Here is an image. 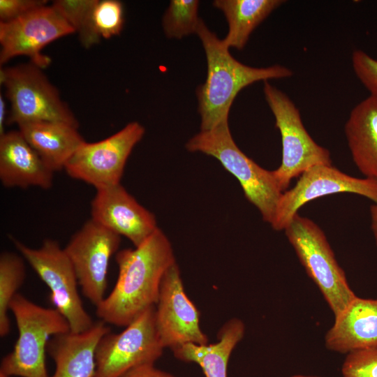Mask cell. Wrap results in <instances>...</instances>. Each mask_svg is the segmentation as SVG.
Segmentation results:
<instances>
[{
  "instance_id": "7",
  "label": "cell",
  "mask_w": 377,
  "mask_h": 377,
  "mask_svg": "<svg viewBox=\"0 0 377 377\" xmlns=\"http://www.w3.org/2000/svg\"><path fill=\"white\" fill-rule=\"evenodd\" d=\"M263 91L281 136V163L273 172L280 190L284 192L293 178L309 168L332 165L330 153L310 136L299 110L284 92L267 80L264 81Z\"/></svg>"
},
{
  "instance_id": "27",
  "label": "cell",
  "mask_w": 377,
  "mask_h": 377,
  "mask_svg": "<svg viewBox=\"0 0 377 377\" xmlns=\"http://www.w3.org/2000/svg\"><path fill=\"white\" fill-rule=\"evenodd\" d=\"M343 377H377V348L346 354L341 367Z\"/></svg>"
},
{
  "instance_id": "24",
  "label": "cell",
  "mask_w": 377,
  "mask_h": 377,
  "mask_svg": "<svg viewBox=\"0 0 377 377\" xmlns=\"http://www.w3.org/2000/svg\"><path fill=\"white\" fill-rule=\"evenodd\" d=\"M98 0H56L52 6L64 17L77 33L82 45L91 47L99 43L94 12Z\"/></svg>"
},
{
  "instance_id": "19",
  "label": "cell",
  "mask_w": 377,
  "mask_h": 377,
  "mask_svg": "<svg viewBox=\"0 0 377 377\" xmlns=\"http://www.w3.org/2000/svg\"><path fill=\"white\" fill-rule=\"evenodd\" d=\"M19 131L54 172L64 169L68 161L84 142L77 127L58 121H34L18 125Z\"/></svg>"
},
{
  "instance_id": "18",
  "label": "cell",
  "mask_w": 377,
  "mask_h": 377,
  "mask_svg": "<svg viewBox=\"0 0 377 377\" xmlns=\"http://www.w3.org/2000/svg\"><path fill=\"white\" fill-rule=\"evenodd\" d=\"M110 332L106 323L99 320L87 331H70L52 337L47 345V352L56 366L52 377H94L97 345Z\"/></svg>"
},
{
  "instance_id": "32",
  "label": "cell",
  "mask_w": 377,
  "mask_h": 377,
  "mask_svg": "<svg viewBox=\"0 0 377 377\" xmlns=\"http://www.w3.org/2000/svg\"><path fill=\"white\" fill-rule=\"evenodd\" d=\"M6 121V103L2 96H0V136L5 133L4 123Z\"/></svg>"
},
{
  "instance_id": "17",
  "label": "cell",
  "mask_w": 377,
  "mask_h": 377,
  "mask_svg": "<svg viewBox=\"0 0 377 377\" xmlns=\"http://www.w3.org/2000/svg\"><path fill=\"white\" fill-rule=\"evenodd\" d=\"M325 347L348 354L377 348V299L356 297L337 316L325 336Z\"/></svg>"
},
{
  "instance_id": "30",
  "label": "cell",
  "mask_w": 377,
  "mask_h": 377,
  "mask_svg": "<svg viewBox=\"0 0 377 377\" xmlns=\"http://www.w3.org/2000/svg\"><path fill=\"white\" fill-rule=\"evenodd\" d=\"M120 377H177L156 368L154 364H144L137 366Z\"/></svg>"
},
{
  "instance_id": "1",
  "label": "cell",
  "mask_w": 377,
  "mask_h": 377,
  "mask_svg": "<svg viewBox=\"0 0 377 377\" xmlns=\"http://www.w3.org/2000/svg\"><path fill=\"white\" fill-rule=\"evenodd\" d=\"M118 276L110 293L96 307L105 323L126 327L158 302L166 270L175 263L172 244L158 228L141 245L116 253Z\"/></svg>"
},
{
  "instance_id": "2",
  "label": "cell",
  "mask_w": 377,
  "mask_h": 377,
  "mask_svg": "<svg viewBox=\"0 0 377 377\" xmlns=\"http://www.w3.org/2000/svg\"><path fill=\"white\" fill-rule=\"evenodd\" d=\"M196 34L207 63L205 83L197 90L201 131H209L228 120L231 105L241 89L258 81L289 77L293 71L281 65L254 68L232 57L228 47L200 19Z\"/></svg>"
},
{
  "instance_id": "20",
  "label": "cell",
  "mask_w": 377,
  "mask_h": 377,
  "mask_svg": "<svg viewBox=\"0 0 377 377\" xmlns=\"http://www.w3.org/2000/svg\"><path fill=\"white\" fill-rule=\"evenodd\" d=\"M345 134L353 160L367 178L377 180V98L369 96L351 110Z\"/></svg>"
},
{
  "instance_id": "12",
  "label": "cell",
  "mask_w": 377,
  "mask_h": 377,
  "mask_svg": "<svg viewBox=\"0 0 377 377\" xmlns=\"http://www.w3.org/2000/svg\"><path fill=\"white\" fill-rule=\"evenodd\" d=\"M120 242L121 236L91 219L64 248L73 266L82 294L96 306L106 296L110 260Z\"/></svg>"
},
{
  "instance_id": "16",
  "label": "cell",
  "mask_w": 377,
  "mask_h": 377,
  "mask_svg": "<svg viewBox=\"0 0 377 377\" xmlns=\"http://www.w3.org/2000/svg\"><path fill=\"white\" fill-rule=\"evenodd\" d=\"M53 174L19 130L0 136V179L5 187L48 189Z\"/></svg>"
},
{
  "instance_id": "11",
  "label": "cell",
  "mask_w": 377,
  "mask_h": 377,
  "mask_svg": "<svg viewBox=\"0 0 377 377\" xmlns=\"http://www.w3.org/2000/svg\"><path fill=\"white\" fill-rule=\"evenodd\" d=\"M75 33L64 17L51 5L43 6L8 22H0V64L27 56L43 69L51 59L43 49L61 37Z\"/></svg>"
},
{
  "instance_id": "26",
  "label": "cell",
  "mask_w": 377,
  "mask_h": 377,
  "mask_svg": "<svg viewBox=\"0 0 377 377\" xmlns=\"http://www.w3.org/2000/svg\"><path fill=\"white\" fill-rule=\"evenodd\" d=\"M94 22L101 38L109 39L119 35L124 22L122 3L117 0H98L94 12Z\"/></svg>"
},
{
  "instance_id": "22",
  "label": "cell",
  "mask_w": 377,
  "mask_h": 377,
  "mask_svg": "<svg viewBox=\"0 0 377 377\" xmlns=\"http://www.w3.org/2000/svg\"><path fill=\"white\" fill-rule=\"evenodd\" d=\"M283 2L281 0L214 1V6L223 13L229 25L223 43L228 48H244L256 27Z\"/></svg>"
},
{
  "instance_id": "33",
  "label": "cell",
  "mask_w": 377,
  "mask_h": 377,
  "mask_svg": "<svg viewBox=\"0 0 377 377\" xmlns=\"http://www.w3.org/2000/svg\"><path fill=\"white\" fill-rule=\"evenodd\" d=\"M290 377H320V376H304V375H294Z\"/></svg>"
},
{
  "instance_id": "15",
  "label": "cell",
  "mask_w": 377,
  "mask_h": 377,
  "mask_svg": "<svg viewBox=\"0 0 377 377\" xmlns=\"http://www.w3.org/2000/svg\"><path fill=\"white\" fill-rule=\"evenodd\" d=\"M91 219L135 247L141 245L158 228L155 216L142 206L120 184L96 189L91 203Z\"/></svg>"
},
{
  "instance_id": "6",
  "label": "cell",
  "mask_w": 377,
  "mask_h": 377,
  "mask_svg": "<svg viewBox=\"0 0 377 377\" xmlns=\"http://www.w3.org/2000/svg\"><path fill=\"white\" fill-rule=\"evenodd\" d=\"M42 70L31 62L1 69V84L11 105L8 122L18 126L34 121H58L78 128L74 114Z\"/></svg>"
},
{
  "instance_id": "21",
  "label": "cell",
  "mask_w": 377,
  "mask_h": 377,
  "mask_svg": "<svg viewBox=\"0 0 377 377\" xmlns=\"http://www.w3.org/2000/svg\"><path fill=\"white\" fill-rule=\"evenodd\" d=\"M245 324L237 318L226 322L214 343H186L172 350L175 358L198 364L205 377H228V364L232 350L245 334Z\"/></svg>"
},
{
  "instance_id": "14",
  "label": "cell",
  "mask_w": 377,
  "mask_h": 377,
  "mask_svg": "<svg viewBox=\"0 0 377 377\" xmlns=\"http://www.w3.org/2000/svg\"><path fill=\"white\" fill-rule=\"evenodd\" d=\"M200 313L187 296L176 263L165 272L155 305V323L164 348L186 343L205 345L208 337L200 325Z\"/></svg>"
},
{
  "instance_id": "10",
  "label": "cell",
  "mask_w": 377,
  "mask_h": 377,
  "mask_svg": "<svg viewBox=\"0 0 377 377\" xmlns=\"http://www.w3.org/2000/svg\"><path fill=\"white\" fill-rule=\"evenodd\" d=\"M145 132L143 126L132 121L104 140L84 141L64 170L71 177L91 184L96 189L119 184L127 159Z\"/></svg>"
},
{
  "instance_id": "25",
  "label": "cell",
  "mask_w": 377,
  "mask_h": 377,
  "mask_svg": "<svg viewBox=\"0 0 377 377\" xmlns=\"http://www.w3.org/2000/svg\"><path fill=\"white\" fill-rule=\"evenodd\" d=\"M198 6L197 0H172L163 17L166 36L179 39L196 33Z\"/></svg>"
},
{
  "instance_id": "9",
  "label": "cell",
  "mask_w": 377,
  "mask_h": 377,
  "mask_svg": "<svg viewBox=\"0 0 377 377\" xmlns=\"http://www.w3.org/2000/svg\"><path fill=\"white\" fill-rule=\"evenodd\" d=\"M164 347L155 323V306L137 316L119 333L108 332L96 350L94 377H120L144 364H154Z\"/></svg>"
},
{
  "instance_id": "28",
  "label": "cell",
  "mask_w": 377,
  "mask_h": 377,
  "mask_svg": "<svg viewBox=\"0 0 377 377\" xmlns=\"http://www.w3.org/2000/svg\"><path fill=\"white\" fill-rule=\"evenodd\" d=\"M351 60L357 78L370 92V96L377 98V59L361 50H355Z\"/></svg>"
},
{
  "instance_id": "31",
  "label": "cell",
  "mask_w": 377,
  "mask_h": 377,
  "mask_svg": "<svg viewBox=\"0 0 377 377\" xmlns=\"http://www.w3.org/2000/svg\"><path fill=\"white\" fill-rule=\"evenodd\" d=\"M371 230L377 246V202L370 207Z\"/></svg>"
},
{
  "instance_id": "3",
  "label": "cell",
  "mask_w": 377,
  "mask_h": 377,
  "mask_svg": "<svg viewBox=\"0 0 377 377\" xmlns=\"http://www.w3.org/2000/svg\"><path fill=\"white\" fill-rule=\"evenodd\" d=\"M18 338L1 362L0 377H49L45 353L54 336L70 332L67 320L55 308L38 305L19 293L10 302Z\"/></svg>"
},
{
  "instance_id": "8",
  "label": "cell",
  "mask_w": 377,
  "mask_h": 377,
  "mask_svg": "<svg viewBox=\"0 0 377 377\" xmlns=\"http://www.w3.org/2000/svg\"><path fill=\"white\" fill-rule=\"evenodd\" d=\"M22 256L50 290L54 308L67 320L70 330L80 333L90 329L95 321L84 309L78 293V280L64 249L54 239H46L37 249L13 239Z\"/></svg>"
},
{
  "instance_id": "29",
  "label": "cell",
  "mask_w": 377,
  "mask_h": 377,
  "mask_svg": "<svg viewBox=\"0 0 377 377\" xmlns=\"http://www.w3.org/2000/svg\"><path fill=\"white\" fill-rule=\"evenodd\" d=\"M47 3L45 0H0V22L16 19Z\"/></svg>"
},
{
  "instance_id": "4",
  "label": "cell",
  "mask_w": 377,
  "mask_h": 377,
  "mask_svg": "<svg viewBox=\"0 0 377 377\" xmlns=\"http://www.w3.org/2000/svg\"><path fill=\"white\" fill-rule=\"evenodd\" d=\"M191 152L200 151L216 158L239 181L245 197L257 207L263 219L272 223L280 190L273 170L258 165L243 153L231 135L228 120L209 131H201L186 144Z\"/></svg>"
},
{
  "instance_id": "23",
  "label": "cell",
  "mask_w": 377,
  "mask_h": 377,
  "mask_svg": "<svg viewBox=\"0 0 377 377\" xmlns=\"http://www.w3.org/2000/svg\"><path fill=\"white\" fill-rule=\"evenodd\" d=\"M26 278L23 258L18 254L3 251L0 255V336L4 337L10 330L8 317L10 304Z\"/></svg>"
},
{
  "instance_id": "5",
  "label": "cell",
  "mask_w": 377,
  "mask_h": 377,
  "mask_svg": "<svg viewBox=\"0 0 377 377\" xmlns=\"http://www.w3.org/2000/svg\"><path fill=\"white\" fill-rule=\"evenodd\" d=\"M306 274L317 286L334 317L357 297L322 229L298 213L284 229Z\"/></svg>"
},
{
  "instance_id": "13",
  "label": "cell",
  "mask_w": 377,
  "mask_h": 377,
  "mask_svg": "<svg viewBox=\"0 0 377 377\" xmlns=\"http://www.w3.org/2000/svg\"><path fill=\"white\" fill-rule=\"evenodd\" d=\"M340 193H355L377 202V180L350 176L332 165H314L300 175L294 187L283 192L271 226L276 230H284L306 203Z\"/></svg>"
}]
</instances>
